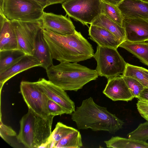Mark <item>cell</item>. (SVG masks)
<instances>
[{
    "instance_id": "6da1fadb",
    "label": "cell",
    "mask_w": 148,
    "mask_h": 148,
    "mask_svg": "<svg viewBox=\"0 0 148 148\" xmlns=\"http://www.w3.org/2000/svg\"><path fill=\"white\" fill-rule=\"evenodd\" d=\"M42 32L53 59L60 62H78L93 56L92 45L80 32L66 35L43 29Z\"/></svg>"
},
{
    "instance_id": "7a4b0ae2",
    "label": "cell",
    "mask_w": 148,
    "mask_h": 148,
    "mask_svg": "<svg viewBox=\"0 0 148 148\" xmlns=\"http://www.w3.org/2000/svg\"><path fill=\"white\" fill-rule=\"evenodd\" d=\"M71 119L79 130L90 129L94 131H103L114 134L121 129L124 122L107 108L96 103L90 97L83 100L71 114Z\"/></svg>"
},
{
    "instance_id": "3957f363",
    "label": "cell",
    "mask_w": 148,
    "mask_h": 148,
    "mask_svg": "<svg viewBox=\"0 0 148 148\" xmlns=\"http://www.w3.org/2000/svg\"><path fill=\"white\" fill-rule=\"evenodd\" d=\"M46 70L49 80L64 90L77 91L99 76L96 69L77 62H60Z\"/></svg>"
},
{
    "instance_id": "277c9868",
    "label": "cell",
    "mask_w": 148,
    "mask_h": 148,
    "mask_svg": "<svg viewBox=\"0 0 148 148\" xmlns=\"http://www.w3.org/2000/svg\"><path fill=\"white\" fill-rule=\"evenodd\" d=\"M55 116L42 117L28 109L20 121V129L16 138L28 148H47L51 134V126Z\"/></svg>"
},
{
    "instance_id": "5b68a950",
    "label": "cell",
    "mask_w": 148,
    "mask_h": 148,
    "mask_svg": "<svg viewBox=\"0 0 148 148\" xmlns=\"http://www.w3.org/2000/svg\"><path fill=\"white\" fill-rule=\"evenodd\" d=\"M93 57L97 62L96 70L99 76L108 79L122 75L125 71L127 63L117 49L98 45Z\"/></svg>"
},
{
    "instance_id": "8992f818",
    "label": "cell",
    "mask_w": 148,
    "mask_h": 148,
    "mask_svg": "<svg viewBox=\"0 0 148 148\" xmlns=\"http://www.w3.org/2000/svg\"><path fill=\"white\" fill-rule=\"evenodd\" d=\"M102 0H67L62 3L66 15L88 26L102 14Z\"/></svg>"
},
{
    "instance_id": "52a82bcc",
    "label": "cell",
    "mask_w": 148,
    "mask_h": 148,
    "mask_svg": "<svg viewBox=\"0 0 148 148\" xmlns=\"http://www.w3.org/2000/svg\"><path fill=\"white\" fill-rule=\"evenodd\" d=\"M44 9L29 0H4L3 14L9 20L33 21L41 20Z\"/></svg>"
},
{
    "instance_id": "ba28073f",
    "label": "cell",
    "mask_w": 148,
    "mask_h": 148,
    "mask_svg": "<svg viewBox=\"0 0 148 148\" xmlns=\"http://www.w3.org/2000/svg\"><path fill=\"white\" fill-rule=\"evenodd\" d=\"M10 21L16 33L19 49L26 55L33 56L36 37L42 29L41 20L33 21Z\"/></svg>"
},
{
    "instance_id": "9c48e42d",
    "label": "cell",
    "mask_w": 148,
    "mask_h": 148,
    "mask_svg": "<svg viewBox=\"0 0 148 148\" xmlns=\"http://www.w3.org/2000/svg\"><path fill=\"white\" fill-rule=\"evenodd\" d=\"M20 91L28 109L45 118L49 115L47 108L48 98L40 90L36 82L21 81Z\"/></svg>"
},
{
    "instance_id": "30bf717a",
    "label": "cell",
    "mask_w": 148,
    "mask_h": 148,
    "mask_svg": "<svg viewBox=\"0 0 148 148\" xmlns=\"http://www.w3.org/2000/svg\"><path fill=\"white\" fill-rule=\"evenodd\" d=\"M36 82L40 90L49 98L60 105L66 114H71L75 111V103L65 90L44 78H40Z\"/></svg>"
},
{
    "instance_id": "8fae6325",
    "label": "cell",
    "mask_w": 148,
    "mask_h": 148,
    "mask_svg": "<svg viewBox=\"0 0 148 148\" xmlns=\"http://www.w3.org/2000/svg\"><path fill=\"white\" fill-rule=\"evenodd\" d=\"M41 20L43 29L64 35L73 34L76 31L70 19L62 15L44 12Z\"/></svg>"
},
{
    "instance_id": "7c38bea8",
    "label": "cell",
    "mask_w": 148,
    "mask_h": 148,
    "mask_svg": "<svg viewBox=\"0 0 148 148\" xmlns=\"http://www.w3.org/2000/svg\"><path fill=\"white\" fill-rule=\"evenodd\" d=\"M123 27L126 41L133 42H148V20L140 18L124 19Z\"/></svg>"
},
{
    "instance_id": "4fadbf2b",
    "label": "cell",
    "mask_w": 148,
    "mask_h": 148,
    "mask_svg": "<svg viewBox=\"0 0 148 148\" xmlns=\"http://www.w3.org/2000/svg\"><path fill=\"white\" fill-rule=\"evenodd\" d=\"M103 92L114 101H128L134 98L121 75L108 79Z\"/></svg>"
},
{
    "instance_id": "5bb4252c",
    "label": "cell",
    "mask_w": 148,
    "mask_h": 148,
    "mask_svg": "<svg viewBox=\"0 0 148 148\" xmlns=\"http://www.w3.org/2000/svg\"><path fill=\"white\" fill-rule=\"evenodd\" d=\"M42 66L40 62L33 56L25 55L18 62L0 73L1 92L4 84L17 74L32 68Z\"/></svg>"
},
{
    "instance_id": "9a60e30c",
    "label": "cell",
    "mask_w": 148,
    "mask_h": 148,
    "mask_svg": "<svg viewBox=\"0 0 148 148\" xmlns=\"http://www.w3.org/2000/svg\"><path fill=\"white\" fill-rule=\"evenodd\" d=\"M117 6L124 19L140 18L148 20V2L142 0H123Z\"/></svg>"
},
{
    "instance_id": "2e32d148",
    "label": "cell",
    "mask_w": 148,
    "mask_h": 148,
    "mask_svg": "<svg viewBox=\"0 0 148 148\" xmlns=\"http://www.w3.org/2000/svg\"><path fill=\"white\" fill-rule=\"evenodd\" d=\"M0 51L19 49L16 33L11 23L0 13Z\"/></svg>"
},
{
    "instance_id": "e0dca14e",
    "label": "cell",
    "mask_w": 148,
    "mask_h": 148,
    "mask_svg": "<svg viewBox=\"0 0 148 148\" xmlns=\"http://www.w3.org/2000/svg\"><path fill=\"white\" fill-rule=\"evenodd\" d=\"M88 31L90 39L100 46L117 49L121 43L113 34L101 27L90 25Z\"/></svg>"
},
{
    "instance_id": "ac0fdd59",
    "label": "cell",
    "mask_w": 148,
    "mask_h": 148,
    "mask_svg": "<svg viewBox=\"0 0 148 148\" xmlns=\"http://www.w3.org/2000/svg\"><path fill=\"white\" fill-rule=\"evenodd\" d=\"M33 56L40 62L42 64V67L46 70L53 65V58L44 39L42 29L39 32L36 37Z\"/></svg>"
},
{
    "instance_id": "d6986e66",
    "label": "cell",
    "mask_w": 148,
    "mask_h": 148,
    "mask_svg": "<svg viewBox=\"0 0 148 148\" xmlns=\"http://www.w3.org/2000/svg\"><path fill=\"white\" fill-rule=\"evenodd\" d=\"M91 25L103 28L113 34L121 43L126 41V35L124 28L102 14Z\"/></svg>"
},
{
    "instance_id": "ffe728a7",
    "label": "cell",
    "mask_w": 148,
    "mask_h": 148,
    "mask_svg": "<svg viewBox=\"0 0 148 148\" xmlns=\"http://www.w3.org/2000/svg\"><path fill=\"white\" fill-rule=\"evenodd\" d=\"M119 47L131 53L148 66V42H133L126 41L121 43Z\"/></svg>"
},
{
    "instance_id": "44dd1931",
    "label": "cell",
    "mask_w": 148,
    "mask_h": 148,
    "mask_svg": "<svg viewBox=\"0 0 148 148\" xmlns=\"http://www.w3.org/2000/svg\"><path fill=\"white\" fill-rule=\"evenodd\" d=\"M104 142L108 148H148V143L146 142L118 136H112Z\"/></svg>"
},
{
    "instance_id": "7402d4cb",
    "label": "cell",
    "mask_w": 148,
    "mask_h": 148,
    "mask_svg": "<svg viewBox=\"0 0 148 148\" xmlns=\"http://www.w3.org/2000/svg\"><path fill=\"white\" fill-rule=\"evenodd\" d=\"M25 55L19 49L0 51V73L18 62Z\"/></svg>"
},
{
    "instance_id": "603a6c76",
    "label": "cell",
    "mask_w": 148,
    "mask_h": 148,
    "mask_svg": "<svg viewBox=\"0 0 148 148\" xmlns=\"http://www.w3.org/2000/svg\"><path fill=\"white\" fill-rule=\"evenodd\" d=\"M121 75L134 78L148 88V70L127 63L125 71Z\"/></svg>"
},
{
    "instance_id": "cb8c5ba5",
    "label": "cell",
    "mask_w": 148,
    "mask_h": 148,
    "mask_svg": "<svg viewBox=\"0 0 148 148\" xmlns=\"http://www.w3.org/2000/svg\"><path fill=\"white\" fill-rule=\"evenodd\" d=\"M77 130L68 126L61 122L57 123L52 132L48 148H54L56 144L62 139Z\"/></svg>"
},
{
    "instance_id": "d4e9b609",
    "label": "cell",
    "mask_w": 148,
    "mask_h": 148,
    "mask_svg": "<svg viewBox=\"0 0 148 148\" xmlns=\"http://www.w3.org/2000/svg\"><path fill=\"white\" fill-rule=\"evenodd\" d=\"M82 146L81 135L77 130L60 140L54 148H80Z\"/></svg>"
},
{
    "instance_id": "484cf974",
    "label": "cell",
    "mask_w": 148,
    "mask_h": 148,
    "mask_svg": "<svg viewBox=\"0 0 148 148\" xmlns=\"http://www.w3.org/2000/svg\"><path fill=\"white\" fill-rule=\"evenodd\" d=\"M102 14L105 15L110 20L123 27L124 18L117 6L102 1Z\"/></svg>"
},
{
    "instance_id": "4316f807",
    "label": "cell",
    "mask_w": 148,
    "mask_h": 148,
    "mask_svg": "<svg viewBox=\"0 0 148 148\" xmlns=\"http://www.w3.org/2000/svg\"><path fill=\"white\" fill-rule=\"evenodd\" d=\"M128 138L144 142L148 140V121L140 124L134 130L127 135Z\"/></svg>"
},
{
    "instance_id": "83f0119b",
    "label": "cell",
    "mask_w": 148,
    "mask_h": 148,
    "mask_svg": "<svg viewBox=\"0 0 148 148\" xmlns=\"http://www.w3.org/2000/svg\"><path fill=\"white\" fill-rule=\"evenodd\" d=\"M122 76L134 97L137 98L145 88L134 78L130 77Z\"/></svg>"
},
{
    "instance_id": "f1b7e54d",
    "label": "cell",
    "mask_w": 148,
    "mask_h": 148,
    "mask_svg": "<svg viewBox=\"0 0 148 148\" xmlns=\"http://www.w3.org/2000/svg\"><path fill=\"white\" fill-rule=\"evenodd\" d=\"M47 108L49 115H61L65 114L64 109L59 104L48 98Z\"/></svg>"
},
{
    "instance_id": "f546056e",
    "label": "cell",
    "mask_w": 148,
    "mask_h": 148,
    "mask_svg": "<svg viewBox=\"0 0 148 148\" xmlns=\"http://www.w3.org/2000/svg\"><path fill=\"white\" fill-rule=\"evenodd\" d=\"M1 117L0 124V136L5 141L8 143V138L15 136L16 134L10 126L4 124L1 121Z\"/></svg>"
},
{
    "instance_id": "4dcf8cb0",
    "label": "cell",
    "mask_w": 148,
    "mask_h": 148,
    "mask_svg": "<svg viewBox=\"0 0 148 148\" xmlns=\"http://www.w3.org/2000/svg\"><path fill=\"white\" fill-rule=\"evenodd\" d=\"M136 105L140 115L148 121V101L138 100Z\"/></svg>"
},
{
    "instance_id": "1f68e13d",
    "label": "cell",
    "mask_w": 148,
    "mask_h": 148,
    "mask_svg": "<svg viewBox=\"0 0 148 148\" xmlns=\"http://www.w3.org/2000/svg\"><path fill=\"white\" fill-rule=\"evenodd\" d=\"M137 98L139 100L148 101V88H145Z\"/></svg>"
},
{
    "instance_id": "d6a6232c",
    "label": "cell",
    "mask_w": 148,
    "mask_h": 148,
    "mask_svg": "<svg viewBox=\"0 0 148 148\" xmlns=\"http://www.w3.org/2000/svg\"><path fill=\"white\" fill-rule=\"evenodd\" d=\"M36 2L41 5L44 9L45 8L49 5V3L48 0H29Z\"/></svg>"
},
{
    "instance_id": "836d02e7",
    "label": "cell",
    "mask_w": 148,
    "mask_h": 148,
    "mask_svg": "<svg viewBox=\"0 0 148 148\" xmlns=\"http://www.w3.org/2000/svg\"><path fill=\"white\" fill-rule=\"evenodd\" d=\"M104 2L117 6L123 0H102Z\"/></svg>"
},
{
    "instance_id": "e575fe53",
    "label": "cell",
    "mask_w": 148,
    "mask_h": 148,
    "mask_svg": "<svg viewBox=\"0 0 148 148\" xmlns=\"http://www.w3.org/2000/svg\"><path fill=\"white\" fill-rule=\"evenodd\" d=\"M67 0H48L49 5L58 4L62 3Z\"/></svg>"
},
{
    "instance_id": "d590c367",
    "label": "cell",
    "mask_w": 148,
    "mask_h": 148,
    "mask_svg": "<svg viewBox=\"0 0 148 148\" xmlns=\"http://www.w3.org/2000/svg\"><path fill=\"white\" fill-rule=\"evenodd\" d=\"M142 0L143 1H144L145 2H148V0Z\"/></svg>"
}]
</instances>
